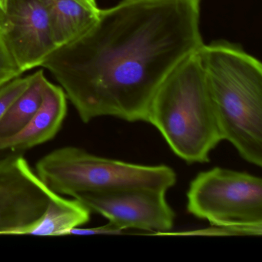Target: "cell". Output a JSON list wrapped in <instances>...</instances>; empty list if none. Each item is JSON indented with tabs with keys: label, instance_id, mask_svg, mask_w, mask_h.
Returning <instances> with one entry per match:
<instances>
[{
	"label": "cell",
	"instance_id": "6da1fadb",
	"mask_svg": "<svg viewBox=\"0 0 262 262\" xmlns=\"http://www.w3.org/2000/svg\"><path fill=\"white\" fill-rule=\"evenodd\" d=\"M201 0H121L56 49L41 67L59 82L84 123L112 116L145 122L166 78L203 45Z\"/></svg>",
	"mask_w": 262,
	"mask_h": 262
},
{
	"label": "cell",
	"instance_id": "7a4b0ae2",
	"mask_svg": "<svg viewBox=\"0 0 262 262\" xmlns=\"http://www.w3.org/2000/svg\"><path fill=\"white\" fill-rule=\"evenodd\" d=\"M222 140L244 160L262 166V65L240 46L225 40L197 52Z\"/></svg>",
	"mask_w": 262,
	"mask_h": 262
},
{
	"label": "cell",
	"instance_id": "3957f363",
	"mask_svg": "<svg viewBox=\"0 0 262 262\" xmlns=\"http://www.w3.org/2000/svg\"><path fill=\"white\" fill-rule=\"evenodd\" d=\"M146 122L186 163L209 162L210 153L222 137L197 53L178 66L159 87Z\"/></svg>",
	"mask_w": 262,
	"mask_h": 262
},
{
	"label": "cell",
	"instance_id": "277c9868",
	"mask_svg": "<svg viewBox=\"0 0 262 262\" xmlns=\"http://www.w3.org/2000/svg\"><path fill=\"white\" fill-rule=\"evenodd\" d=\"M36 173L57 194L105 192L131 188L167 191L176 185V171L165 165H145L95 156L78 147L58 148L42 157Z\"/></svg>",
	"mask_w": 262,
	"mask_h": 262
},
{
	"label": "cell",
	"instance_id": "5b68a950",
	"mask_svg": "<svg viewBox=\"0 0 262 262\" xmlns=\"http://www.w3.org/2000/svg\"><path fill=\"white\" fill-rule=\"evenodd\" d=\"M186 207L211 226L261 235V178L221 167L202 171L190 183Z\"/></svg>",
	"mask_w": 262,
	"mask_h": 262
},
{
	"label": "cell",
	"instance_id": "8992f818",
	"mask_svg": "<svg viewBox=\"0 0 262 262\" xmlns=\"http://www.w3.org/2000/svg\"><path fill=\"white\" fill-rule=\"evenodd\" d=\"M166 192L156 188H131L80 193L73 198L122 231L138 229L164 235L172 229L176 219L174 210L167 202Z\"/></svg>",
	"mask_w": 262,
	"mask_h": 262
},
{
	"label": "cell",
	"instance_id": "52a82bcc",
	"mask_svg": "<svg viewBox=\"0 0 262 262\" xmlns=\"http://www.w3.org/2000/svg\"><path fill=\"white\" fill-rule=\"evenodd\" d=\"M54 191L32 170L24 153L0 165V234H30Z\"/></svg>",
	"mask_w": 262,
	"mask_h": 262
},
{
	"label": "cell",
	"instance_id": "ba28073f",
	"mask_svg": "<svg viewBox=\"0 0 262 262\" xmlns=\"http://www.w3.org/2000/svg\"><path fill=\"white\" fill-rule=\"evenodd\" d=\"M0 27L23 73L41 67L59 48L45 0H8Z\"/></svg>",
	"mask_w": 262,
	"mask_h": 262
},
{
	"label": "cell",
	"instance_id": "9c48e42d",
	"mask_svg": "<svg viewBox=\"0 0 262 262\" xmlns=\"http://www.w3.org/2000/svg\"><path fill=\"white\" fill-rule=\"evenodd\" d=\"M67 114V97L62 87L47 82L42 105L30 122L15 136L0 139V150L24 151L53 139Z\"/></svg>",
	"mask_w": 262,
	"mask_h": 262
},
{
	"label": "cell",
	"instance_id": "30bf717a",
	"mask_svg": "<svg viewBox=\"0 0 262 262\" xmlns=\"http://www.w3.org/2000/svg\"><path fill=\"white\" fill-rule=\"evenodd\" d=\"M53 19L58 47L76 40L96 22L99 8L81 0H45Z\"/></svg>",
	"mask_w": 262,
	"mask_h": 262
},
{
	"label": "cell",
	"instance_id": "8fae6325",
	"mask_svg": "<svg viewBox=\"0 0 262 262\" xmlns=\"http://www.w3.org/2000/svg\"><path fill=\"white\" fill-rule=\"evenodd\" d=\"M92 211L82 202L67 199L54 192L42 219L30 234L38 236L68 235L73 228L88 223Z\"/></svg>",
	"mask_w": 262,
	"mask_h": 262
},
{
	"label": "cell",
	"instance_id": "7c38bea8",
	"mask_svg": "<svg viewBox=\"0 0 262 262\" xmlns=\"http://www.w3.org/2000/svg\"><path fill=\"white\" fill-rule=\"evenodd\" d=\"M30 76L31 81L27 90L0 119V139L11 137L19 133L34 117L42 105L48 80L42 70Z\"/></svg>",
	"mask_w": 262,
	"mask_h": 262
},
{
	"label": "cell",
	"instance_id": "4fadbf2b",
	"mask_svg": "<svg viewBox=\"0 0 262 262\" xmlns=\"http://www.w3.org/2000/svg\"><path fill=\"white\" fill-rule=\"evenodd\" d=\"M23 73L4 39L0 27V88L19 78Z\"/></svg>",
	"mask_w": 262,
	"mask_h": 262
},
{
	"label": "cell",
	"instance_id": "5bb4252c",
	"mask_svg": "<svg viewBox=\"0 0 262 262\" xmlns=\"http://www.w3.org/2000/svg\"><path fill=\"white\" fill-rule=\"evenodd\" d=\"M31 76L16 78L0 88V119L4 117L13 102L27 90Z\"/></svg>",
	"mask_w": 262,
	"mask_h": 262
},
{
	"label": "cell",
	"instance_id": "9a60e30c",
	"mask_svg": "<svg viewBox=\"0 0 262 262\" xmlns=\"http://www.w3.org/2000/svg\"><path fill=\"white\" fill-rule=\"evenodd\" d=\"M123 231L118 228L116 225L108 222L103 226L91 228H73L69 234H78V235H90V234H122Z\"/></svg>",
	"mask_w": 262,
	"mask_h": 262
},
{
	"label": "cell",
	"instance_id": "2e32d148",
	"mask_svg": "<svg viewBox=\"0 0 262 262\" xmlns=\"http://www.w3.org/2000/svg\"><path fill=\"white\" fill-rule=\"evenodd\" d=\"M16 152H18V151H13V150H0V165L4 164L6 161L8 160Z\"/></svg>",
	"mask_w": 262,
	"mask_h": 262
},
{
	"label": "cell",
	"instance_id": "e0dca14e",
	"mask_svg": "<svg viewBox=\"0 0 262 262\" xmlns=\"http://www.w3.org/2000/svg\"><path fill=\"white\" fill-rule=\"evenodd\" d=\"M7 2L8 0H0V12L4 13L7 8Z\"/></svg>",
	"mask_w": 262,
	"mask_h": 262
},
{
	"label": "cell",
	"instance_id": "ac0fdd59",
	"mask_svg": "<svg viewBox=\"0 0 262 262\" xmlns=\"http://www.w3.org/2000/svg\"><path fill=\"white\" fill-rule=\"evenodd\" d=\"M81 1L85 3L87 5L93 7V8H98L97 5H96V0H81Z\"/></svg>",
	"mask_w": 262,
	"mask_h": 262
}]
</instances>
